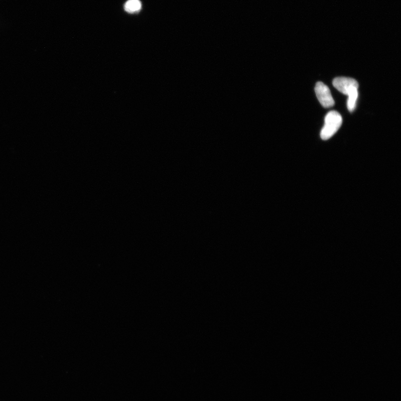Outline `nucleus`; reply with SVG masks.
I'll return each instance as SVG.
<instances>
[{"mask_svg": "<svg viewBox=\"0 0 401 401\" xmlns=\"http://www.w3.org/2000/svg\"><path fill=\"white\" fill-rule=\"evenodd\" d=\"M342 117L337 111H331L325 118V124L321 133V139L326 141L336 134L342 124Z\"/></svg>", "mask_w": 401, "mask_h": 401, "instance_id": "obj_1", "label": "nucleus"}, {"mask_svg": "<svg viewBox=\"0 0 401 401\" xmlns=\"http://www.w3.org/2000/svg\"><path fill=\"white\" fill-rule=\"evenodd\" d=\"M316 95L324 108H331L335 104L334 100L332 97L331 91L328 86L323 83L319 82L315 87Z\"/></svg>", "mask_w": 401, "mask_h": 401, "instance_id": "obj_2", "label": "nucleus"}, {"mask_svg": "<svg viewBox=\"0 0 401 401\" xmlns=\"http://www.w3.org/2000/svg\"><path fill=\"white\" fill-rule=\"evenodd\" d=\"M333 85L340 92L345 95L348 93L354 88H358L357 81L351 78L338 77L333 81Z\"/></svg>", "mask_w": 401, "mask_h": 401, "instance_id": "obj_3", "label": "nucleus"}, {"mask_svg": "<svg viewBox=\"0 0 401 401\" xmlns=\"http://www.w3.org/2000/svg\"><path fill=\"white\" fill-rule=\"evenodd\" d=\"M141 7L140 0H128L125 4L124 9L126 12L133 13L139 12Z\"/></svg>", "mask_w": 401, "mask_h": 401, "instance_id": "obj_5", "label": "nucleus"}, {"mask_svg": "<svg viewBox=\"0 0 401 401\" xmlns=\"http://www.w3.org/2000/svg\"><path fill=\"white\" fill-rule=\"evenodd\" d=\"M347 95L348 96L347 107L350 112L352 113L356 108V101L358 96V89L354 88L350 91Z\"/></svg>", "mask_w": 401, "mask_h": 401, "instance_id": "obj_4", "label": "nucleus"}]
</instances>
